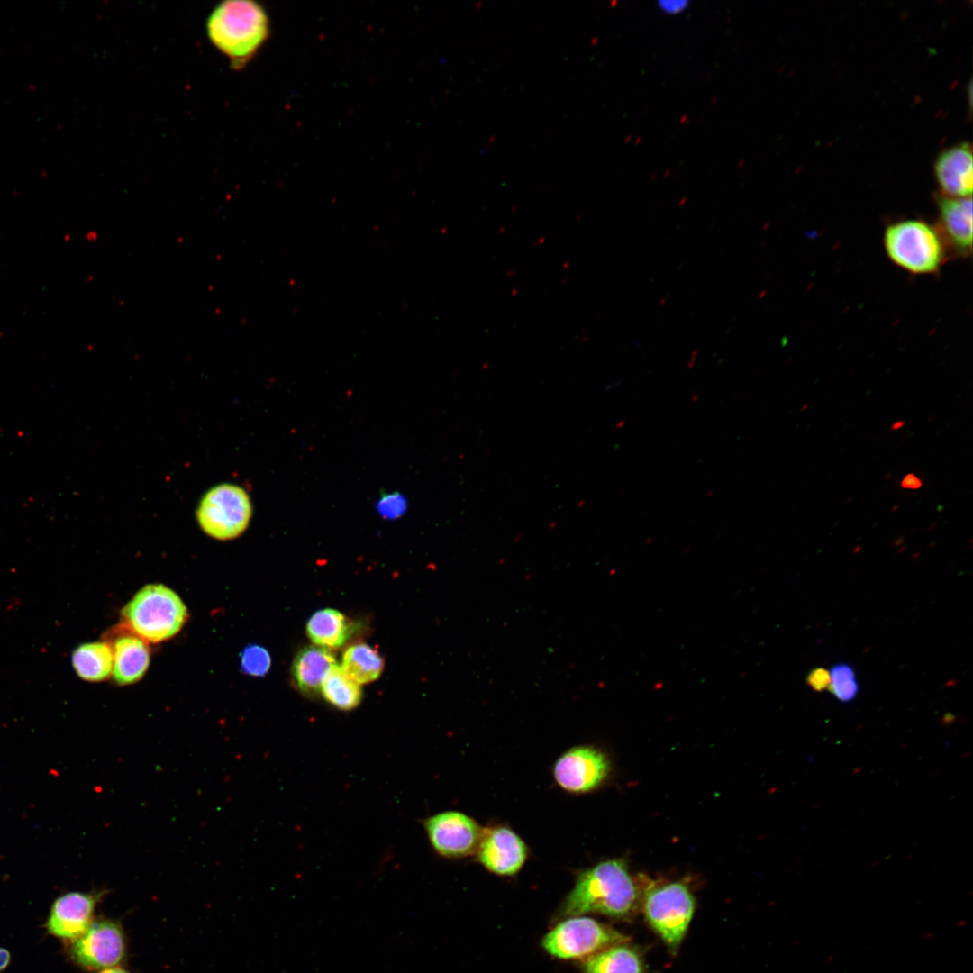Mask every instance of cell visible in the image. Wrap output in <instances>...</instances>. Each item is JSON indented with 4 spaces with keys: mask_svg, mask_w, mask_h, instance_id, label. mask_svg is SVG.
Listing matches in <instances>:
<instances>
[{
    "mask_svg": "<svg viewBox=\"0 0 973 973\" xmlns=\"http://www.w3.org/2000/svg\"><path fill=\"white\" fill-rule=\"evenodd\" d=\"M424 828L432 849L447 859L475 854L483 833L476 820L459 811L432 815L425 819Z\"/></svg>",
    "mask_w": 973,
    "mask_h": 973,
    "instance_id": "cell-9",
    "label": "cell"
},
{
    "mask_svg": "<svg viewBox=\"0 0 973 973\" xmlns=\"http://www.w3.org/2000/svg\"><path fill=\"white\" fill-rule=\"evenodd\" d=\"M10 959L9 951L4 948H0V971L8 966Z\"/></svg>",
    "mask_w": 973,
    "mask_h": 973,
    "instance_id": "cell-28",
    "label": "cell"
},
{
    "mask_svg": "<svg viewBox=\"0 0 973 973\" xmlns=\"http://www.w3.org/2000/svg\"><path fill=\"white\" fill-rule=\"evenodd\" d=\"M196 516L206 534L221 541L231 540L247 528L251 517V504L241 487L222 484L204 496Z\"/></svg>",
    "mask_w": 973,
    "mask_h": 973,
    "instance_id": "cell-7",
    "label": "cell"
},
{
    "mask_svg": "<svg viewBox=\"0 0 973 973\" xmlns=\"http://www.w3.org/2000/svg\"><path fill=\"white\" fill-rule=\"evenodd\" d=\"M336 663L335 656L328 649L303 648L296 655L291 668L296 687L305 696H317L324 677Z\"/></svg>",
    "mask_w": 973,
    "mask_h": 973,
    "instance_id": "cell-16",
    "label": "cell"
},
{
    "mask_svg": "<svg viewBox=\"0 0 973 973\" xmlns=\"http://www.w3.org/2000/svg\"><path fill=\"white\" fill-rule=\"evenodd\" d=\"M934 172L942 195L971 196L973 163L970 144L965 141L943 150L935 161Z\"/></svg>",
    "mask_w": 973,
    "mask_h": 973,
    "instance_id": "cell-14",
    "label": "cell"
},
{
    "mask_svg": "<svg viewBox=\"0 0 973 973\" xmlns=\"http://www.w3.org/2000/svg\"><path fill=\"white\" fill-rule=\"evenodd\" d=\"M829 672V692L842 703L855 699L859 694V683L853 668L847 663H838L833 665Z\"/></svg>",
    "mask_w": 973,
    "mask_h": 973,
    "instance_id": "cell-22",
    "label": "cell"
},
{
    "mask_svg": "<svg viewBox=\"0 0 973 973\" xmlns=\"http://www.w3.org/2000/svg\"><path fill=\"white\" fill-rule=\"evenodd\" d=\"M321 694L329 704L342 711L355 709L362 699L359 685L349 677L337 663L324 677Z\"/></svg>",
    "mask_w": 973,
    "mask_h": 973,
    "instance_id": "cell-21",
    "label": "cell"
},
{
    "mask_svg": "<svg viewBox=\"0 0 973 973\" xmlns=\"http://www.w3.org/2000/svg\"><path fill=\"white\" fill-rule=\"evenodd\" d=\"M376 507L383 518L396 519L405 514L407 503L404 496L394 492L383 495Z\"/></svg>",
    "mask_w": 973,
    "mask_h": 973,
    "instance_id": "cell-24",
    "label": "cell"
},
{
    "mask_svg": "<svg viewBox=\"0 0 973 973\" xmlns=\"http://www.w3.org/2000/svg\"><path fill=\"white\" fill-rule=\"evenodd\" d=\"M122 626L148 643H159L177 635L188 619L181 597L162 584L141 587L125 605Z\"/></svg>",
    "mask_w": 973,
    "mask_h": 973,
    "instance_id": "cell-3",
    "label": "cell"
},
{
    "mask_svg": "<svg viewBox=\"0 0 973 973\" xmlns=\"http://www.w3.org/2000/svg\"><path fill=\"white\" fill-rule=\"evenodd\" d=\"M71 661L76 674L85 681L100 682L112 676L113 651L106 641L77 646L72 652Z\"/></svg>",
    "mask_w": 973,
    "mask_h": 973,
    "instance_id": "cell-17",
    "label": "cell"
},
{
    "mask_svg": "<svg viewBox=\"0 0 973 973\" xmlns=\"http://www.w3.org/2000/svg\"><path fill=\"white\" fill-rule=\"evenodd\" d=\"M341 667L349 677L362 685L380 677L384 660L376 649L366 643H357L344 651Z\"/></svg>",
    "mask_w": 973,
    "mask_h": 973,
    "instance_id": "cell-20",
    "label": "cell"
},
{
    "mask_svg": "<svg viewBox=\"0 0 973 973\" xmlns=\"http://www.w3.org/2000/svg\"><path fill=\"white\" fill-rule=\"evenodd\" d=\"M306 633L317 646L336 649L342 646L351 633V625L338 610L325 608L315 612L308 620Z\"/></svg>",
    "mask_w": 973,
    "mask_h": 973,
    "instance_id": "cell-19",
    "label": "cell"
},
{
    "mask_svg": "<svg viewBox=\"0 0 973 973\" xmlns=\"http://www.w3.org/2000/svg\"><path fill=\"white\" fill-rule=\"evenodd\" d=\"M897 508H898V505H896L895 507L894 506L892 507L891 512H895Z\"/></svg>",
    "mask_w": 973,
    "mask_h": 973,
    "instance_id": "cell-31",
    "label": "cell"
},
{
    "mask_svg": "<svg viewBox=\"0 0 973 973\" xmlns=\"http://www.w3.org/2000/svg\"><path fill=\"white\" fill-rule=\"evenodd\" d=\"M122 628L123 632L106 641L113 651L112 677L117 685L127 686L143 677L150 666V652L148 642Z\"/></svg>",
    "mask_w": 973,
    "mask_h": 973,
    "instance_id": "cell-15",
    "label": "cell"
},
{
    "mask_svg": "<svg viewBox=\"0 0 973 973\" xmlns=\"http://www.w3.org/2000/svg\"><path fill=\"white\" fill-rule=\"evenodd\" d=\"M125 953L123 932L119 923L110 920L92 922L85 932L76 939L72 959L90 970L115 967Z\"/></svg>",
    "mask_w": 973,
    "mask_h": 973,
    "instance_id": "cell-10",
    "label": "cell"
},
{
    "mask_svg": "<svg viewBox=\"0 0 973 973\" xmlns=\"http://www.w3.org/2000/svg\"><path fill=\"white\" fill-rule=\"evenodd\" d=\"M100 973H129V972L127 970L122 968H119V967H111V968L103 969Z\"/></svg>",
    "mask_w": 973,
    "mask_h": 973,
    "instance_id": "cell-29",
    "label": "cell"
},
{
    "mask_svg": "<svg viewBox=\"0 0 973 973\" xmlns=\"http://www.w3.org/2000/svg\"><path fill=\"white\" fill-rule=\"evenodd\" d=\"M628 941L627 936L593 918L573 916L549 932L542 940V946L548 953L559 959H587Z\"/></svg>",
    "mask_w": 973,
    "mask_h": 973,
    "instance_id": "cell-5",
    "label": "cell"
},
{
    "mask_svg": "<svg viewBox=\"0 0 973 973\" xmlns=\"http://www.w3.org/2000/svg\"><path fill=\"white\" fill-rule=\"evenodd\" d=\"M611 770L610 761L599 749L578 745L563 752L555 761V782L571 794H586L596 789Z\"/></svg>",
    "mask_w": 973,
    "mask_h": 973,
    "instance_id": "cell-8",
    "label": "cell"
},
{
    "mask_svg": "<svg viewBox=\"0 0 973 973\" xmlns=\"http://www.w3.org/2000/svg\"><path fill=\"white\" fill-rule=\"evenodd\" d=\"M941 233L927 223L909 219L888 225L884 246L888 258L913 274L936 272L944 259Z\"/></svg>",
    "mask_w": 973,
    "mask_h": 973,
    "instance_id": "cell-4",
    "label": "cell"
},
{
    "mask_svg": "<svg viewBox=\"0 0 973 973\" xmlns=\"http://www.w3.org/2000/svg\"><path fill=\"white\" fill-rule=\"evenodd\" d=\"M689 6L687 0H659L657 7L667 14H678L685 12Z\"/></svg>",
    "mask_w": 973,
    "mask_h": 973,
    "instance_id": "cell-26",
    "label": "cell"
},
{
    "mask_svg": "<svg viewBox=\"0 0 973 973\" xmlns=\"http://www.w3.org/2000/svg\"><path fill=\"white\" fill-rule=\"evenodd\" d=\"M105 893L69 892L60 896L51 906L48 931L59 938L77 939L92 923L95 907Z\"/></svg>",
    "mask_w": 973,
    "mask_h": 973,
    "instance_id": "cell-12",
    "label": "cell"
},
{
    "mask_svg": "<svg viewBox=\"0 0 973 973\" xmlns=\"http://www.w3.org/2000/svg\"><path fill=\"white\" fill-rule=\"evenodd\" d=\"M529 850L524 841L504 824L483 828L476 851L478 862L491 873L514 876L523 867Z\"/></svg>",
    "mask_w": 973,
    "mask_h": 973,
    "instance_id": "cell-11",
    "label": "cell"
},
{
    "mask_svg": "<svg viewBox=\"0 0 973 973\" xmlns=\"http://www.w3.org/2000/svg\"><path fill=\"white\" fill-rule=\"evenodd\" d=\"M241 668L248 676L264 677L271 666L270 654L267 649L257 644H250L241 653Z\"/></svg>",
    "mask_w": 973,
    "mask_h": 973,
    "instance_id": "cell-23",
    "label": "cell"
},
{
    "mask_svg": "<svg viewBox=\"0 0 973 973\" xmlns=\"http://www.w3.org/2000/svg\"><path fill=\"white\" fill-rule=\"evenodd\" d=\"M644 913L650 926L672 949L683 940L695 910V898L682 882L649 888L644 896Z\"/></svg>",
    "mask_w": 973,
    "mask_h": 973,
    "instance_id": "cell-6",
    "label": "cell"
},
{
    "mask_svg": "<svg viewBox=\"0 0 973 973\" xmlns=\"http://www.w3.org/2000/svg\"><path fill=\"white\" fill-rule=\"evenodd\" d=\"M923 485L922 479L914 473H907L900 482L901 488L908 490H918Z\"/></svg>",
    "mask_w": 973,
    "mask_h": 973,
    "instance_id": "cell-27",
    "label": "cell"
},
{
    "mask_svg": "<svg viewBox=\"0 0 973 973\" xmlns=\"http://www.w3.org/2000/svg\"><path fill=\"white\" fill-rule=\"evenodd\" d=\"M905 425V421H904V420H897V421L894 422V423H893L891 424V426H890V430H891V431H898V430H900L901 428H903V427H904Z\"/></svg>",
    "mask_w": 973,
    "mask_h": 973,
    "instance_id": "cell-30",
    "label": "cell"
},
{
    "mask_svg": "<svg viewBox=\"0 0 973 973\" xmlns=\"http://www.w3.org/2000/svg\"><path fill=\"white\" fill-rule=\"evenodd\" d=\"M584 973H645L640 951L628 942L609 947L585 959Z\"/></svg>",
    "mask_w": 973,
    "mask_h": 973,
    "instance_id": "cell-18",
    "label": "cell"
},
{
    "mask_svg": "<svg viewBox=\"0 0 973 973\" xmlns=\"http://www.w3.org/2000/svg\"><path fill=\"white\" fill-rule=\"evenodd\" d=\"M210 43L240 69L259 52L269 35L265 8L255 1L226 0L217 4L205 21Z\"/></svg>",
    "mask_w": 973,
    "mask_h": 973,
    "instance_id": "cell-2",
    "label": "cell"
},
{
    "mask_svg": "<svg viewBox=\"0 0 973 973\" xmlns=\"http://www.w3.org/2000/svg\"><path fill=\"white\" fill-rule=\"evenodd\" d=\"M638 902V889L626 862L612 859L579 872L562 908L565 915L601 914L620 919L631 916Z\"/></svg>",
    "mask_w": 973,
    "mask_h": 973,
    "instance_id": "cell-1",
    "label": "cell"
},
{
    "mask_svg": "<svg viewBox=\"0 0 973 973\" xmlns=\"http://www.w3.org/2000/svg\"><path fill=\"white\" fill-rule=\"evenodd\" d=\"M939 227L942 240L959 256L967 257L972 250L971 196H937Z\"/></svg>",
    "mask_w": 973,
    "mask_h": 973,
    "instance_id": "cell-13",
    "label": "cell"
},
{
    "mask_svg": "<svg viewBox=\"0 0 973 973\" xmlns=\"http://www.w3.org/2000/svg\"><path fill=\"white\" fill-rule=\"evenodd\" d=\"M806 682L813 690L821 692L830 685V672L823 668H815L807 674Z\"/></svg>",
    "mask_w": 973,
    "mask_h": 973,
    "instance_id": "cell-25",
    "label": "cell"
}]
</instances>
